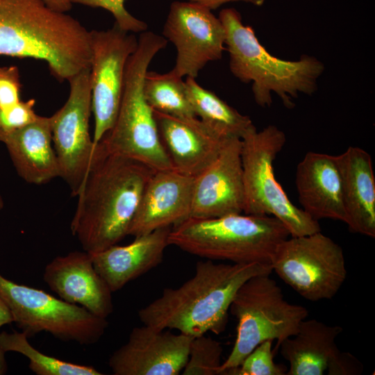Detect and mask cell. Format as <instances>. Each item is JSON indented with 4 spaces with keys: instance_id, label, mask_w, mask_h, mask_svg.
Listing matches in <instances>:
<instances>
[{
    "instance_id": "cell-1",
    "label": "cell",
    "mask_w": 375,
    "mask_h": 375,
    "mask_svg": "<svg viewBox=\"0 0 375 375\" xmlns=\"http://www.w3.org/2000/svg\"><path fill=\"white\" fill-rule=\"evenodd\" d=\"M80 190L70 228L91 254L125 236L144 189L156 170L135 160L108 153L101 141Z\"/></svg>"
},
{
    "instance_id": "cell-2",
    "label": "cell",
    "mask_w": 375,
    "mask_h": 375,
    "mask_svg": "<svg viewBox=\"0 0 375 375\" xmlns=\"http://www.w3.org/2000/svg\"><path fill=\"white\" fill-rule=\"evenodd\" d=\"M272 272L270 264L215 263L199 261L194 276L138 311L143 324L174 329L193 338L223 332L232 301L240 286L258 274Z\"/></svg>"
},
{
    "instance_id": "cell-3",
    "label": "cell",
    "mask_w": 375,
    "mask_h": 375,
    "mask_svg": "<svg viewBox=\"0 0 375 375\" xmlns=\"http://www.w3.org/2000/svg\"><path fill=\"white\" fill-rule=\"evenodd\" d=\"M0 55L45 62L58 81L90 69V31L42 0H0Z\"/></svg>"
},
{
    "instance_id": "cell-4",
    "label": "cell",
    "mask_w": 375,
    "mask_h": 375,
    "mask_svg": "<svg viewBox=\"0 0 375 375\" xmlns=\"http://www.w3.org/2000/svg\"><path fill=\"white\" fill-rule=\"evenodd\" d=\"M218 17L225 29L230 70L241 82L252 83L253 99L258 106H270L274 92L291 108L292 99L299 94L310 95L316 91L324 70L320 60L307 55L297 60L274 57L260 43L253 29L242 23L235 9H223Z\"/></svg>"
},
{
    "instance_id": "cell-5",
    "label": "cell",
    "mask_w": 375,
    "mask_h": 375,
    "mask_svg": "<svg viewBox=\"0 0 375 375\" xmlns=\"http://www.w3.org/2000/svg\"><path fill=\"white\" fill-rule=\"evenodd\" d=\"M289 236L285 226L273 216L238 213L189 217L171 228L168 242L208 260L270 264L278 244Z\"/></svg>"
},
{
    "instance_id": "cell-6",
    "label": "cell",
    "mask_w": 375,
    "mask_h": 375,
    "mask_svg": "<svg viewBox=\"0 0 375 375\" xmlns=\"http://www.w3.org/2000/svg\"><path fill=\"white\" fill-rule=\"evenodd\" d=\"M138 39L137 49L126 63L115 121L100 141L110 154L135 160L156 171L174 169L160 140L153 110L143 92L149 66L168 41L147 30Z\"/></svg>"
},
{
    "instance_id": "cell-7",
    "label": "cell",
    "mask_w": 375,
    "mask_h": 375,
    "mask_svg": "<svg viewBox=\"0 0 375 375\" xmlns=\"http://www.w3.org/2000/svg\"><path fill=\"white\" fill-rule=\"evenodd\" d=\"M285 142V133L274 125L261 131L252 125L242 136L243 212L277 218L290 236L321 231L318 221L293 204L275 178L274 161Z\"/></svg>"
},
{
    "instance_id": "cell-8",
    "label": "cell",
    "mask_w": 375,
    "mask_h": 375,
    "mask_svg": "<svg viewBox=\"0 0 375 375\" xmlns=\"http://www.w3.org/2000/svg\"><path fill=\"white\" fill-rule=\"evenodd\" d=\"M269 275L252 276L237 291L229 309L238 320L236 339L218 374L239 366L265 340H276L279 346L294 335L301 322L307 318V308L286 301L281 288Z\"/></svg>"
},
{
    "instance_id": "cell-9",
    "label": "cell",
    "mask_w": 375,
    "mask_h": 375,
    "mask_svg": "<svg viewBox=\"0 0 375 375\" xmlns=\"http://www.w3.org/2000/svg\"><path fill=\"white\" fill-rule=\"evenodd\" d=\"M0 298L13 322L28 338L41 332L81 345L97 343L108 322L85 308L68 303L45 291L12 281L0 274Z\"/></svg>"
},
{
    "instance_id": "cell-10",
    "label": "cell",
    "mask_w": 375,
    "mask_h": 375,
    "mask_svg": "<svg viewBox=\"0 0 375 375\" xmlns=\"http://www.w3.org/2000/svg\"><path fill=\"white\" fill-rule=\"evenodd\" d=\"M270 265L283 281L310 301L332 299L347 275L342 248L321 231L289 236L276 247Z\"/></svg>"
},
{
    "instance_id": "cell-11",
    "label": "cell",
    "mask_w": 375,
    "mask_h": 375,
    "mask_svg": "<svg viewBox=\"0 0 375 375\" xmlns=\"http://www.w3.org/2000/svg\"><path fill=\"white\" fill-rule=\"evenodd\" d=\"M65 104L50 116L52 142L60 177L76 197L99 152L89 130L92 112L90 69L82 70L70 80Z\"/></svg>"
},
{
    "instance_id": "cell-12",
    "label": "cell",
    "mask_w": 375,
    "mask_h": 375,
    "mask_svg": "<svg viewBox=\"0 0 375 375\" xmlns=\"http://www.w3.org/2000/svg\"><path fill=\"white\" fill-rule=\"evenodd\" d=\"M135 33L114 24L107 30L90 31L92 112L96 145L112 127L123 92L126 63L136 50Z\"/></svg>"
},
{
    "instance_id": "cell-13",
    "label": "cell",
    "mask_w": 375,
    "mask_h": 375,
    "mask_svg": "<svg viewBox=\"0 0 375 375\" xmlns=\"http://www.w3.org/2000/svg\"><path fill=\"white\" fill-rule=\"evenodd\" d=\"M162 35L176 49L172 71L182 78H196L208 62L222 58L225 47V29L219 17L190 1L171 4Z\"/></svg>"
},
{
    "instance_id": "cell-14",
    "label": "cell",
    "mask_w": 375,
    "mask_h": 375,
    "mask_svg": "<svg viewBox=\"0 0 375 375\" xmlns=\"http://www.w3.org/2000/svg\"><path fill=\"white\" fill-rule=\"evenodd\" d=\"M193 337L143 324L108 360L114 375H178L189 357Z\"/></svg>"
},
{
    "instance_id": "cell-15",
    "label": "cell",
    "mask_w": 375,
    "mask_h": 375,
    "mask_svg": "<svg viewBox=\"0 0 375 375\" xmlns=\"http://www.w3.org/2000/svg\"><path fill=\"white\" fill-rule=\"evenodd\" d=\"M241 138H230L215 160L194 178L190 217L208 219L243 212Z\"/></svg>"
},
{
    "instance_id": "cell-16",
    "label": "cell",
    "mask_w": 375,
    "mask_h": 375,
    "mask_svg": "<svg viewBox=\"0 0 375 375\" xmlns=\"http://www.w3.org/2000/svg\"><path fill=\"white\" fill-rule=\"evenodd\" d=\"M153 115L174 169L191 177H197L208 167L233 138L219 134L197 117H174L156 110Z\"/></svg>"
},
{
    "instance_id": "cell-17",
    "label": "cell",
    "mask_w": 375,
    "mask_h": 375,
    "mask_svg": "<svg viewBox=\"0 0 375 375\" xmlns=\"http://www.w3.org/2000/svg\"><path fill=\"white\" fill-rule=\"evenodd\" d=\"M194 183V177L175 169L155 171L144 189L128 235H144L189 218Z\"/></svg>"
},
{
    "instance_id": "cell-18",
    "label": "cell",
    "mask_w": 375,
    "mask_h": 375,
    "mask_svg": "<svg viewBox=\"0 0 375 375\" xmlns=\"http://www.w3.org/2000/svg\"><path fill=\"white\" fill-rule=\"evenodd\" d=\"M43 279L60 299L97 317L106 319L113 311L112 292L85 251L54 258L46 265Z\"/></svg>"
},
{
    "instance_id": "cell-19",
    "label": "cell",
    "mask_w": 375,
    "mask_h": 375,
    "mask_svg": "<svg viewBox=\"0 0 375 375\" xmlns=\"http://www.w3.org/2000/svg\"><path fill=\"white\" fill-rule=\"evenodd\" d=\"M295 183L301 209L309 216L347 223L338 156L308 152L297 165Z\"/></svg>"
},
{
    "instance_id": "cell-20",
    "label": "cell",
    "mask_w": 375,
    "mask_h": 375,
    "mask_svg": "<svg viewBox=\"0 0 375 375\" xmlns=\"http://www.w3.org/2000/svg\"><path fill=\"white\" fill-rule=\"evenodd\" d=\"M172 227L135 237L124 246L112 245L91 254L94 267L112 292L159 265L169 246Z\"/></svg>"
},
{
    "instance_id": "cell-21",
    "label": "cell",
    "mask_w": 375,
    "mask_h": 375,
    "mask_svg": "<svg viewBox=\"0 0 375 375\" xmlns=\"http://www.w3.org/2000/svg\"><path fill=\"white\" fill-rule=\"evenodd\" d=\"M0 142L6 146L17 173L26 183L42 185L60 177L50 117L38 115L20 128L0 131Z\"/></svg>"
},
{
    "instance_id": "cell-22",
    "label": "cell",
    "mask_w": 375,
    "mask_h": 375,
    "mask_svg": "<svg viewBox=\"0 0 375 375\" xmlns=\"http://www.w3.org/2000/svg\"><path fill=\"white\" fill-rule=\"evenodd\" d=\"M343 200L349 229L375 237V178L370 155L364 149L349 147L338 155Z\"/></svg>"
},
{
    "instance_id": "cell-23",
    "label": "cell",
    "mask_w": 375,
    "mask_h": 375,
    "mask_svg": "<svg viewBox=\"0 0 375 375\" xmlns=\"http://www.w3.org/2000/svg\"><path fill=\"white\" fill-rule=\"evenodd\" d=\"M343 328L311 319L303 320L297 333L278 347L290 364L287 375H322L340 350L335 340Z\"/></svg>"
},
{
    "instance_id": "cell-24",
    "label": "cell",
    "mask_w": 375,
    "mask_h": 375,
    "mask_svg": "<svg viewBox=\"0 0 375 375\" xmlns=\"http://www.w3.org/2000/svg\"><path fill=\"white\" fill-rule=\"evenodd\" d=\"M185 83L195 115L219 134L241 138L253 125L248 116L240 113L214 92L201 87L194 78L186 77Z\"/></svg>"
},
{
    "instance_id": "cell-25",
    "label": "cell",
    "mask_w": 375,
    "mask_h": 375,
    "mask_svg": "<svg viewBox=\"0 0 375 375\" xmlns=\"http://www.w3.org/2000/svg\"><path fill=\"white\" fill-rule=\"evenodd\" d=\"M143 92L153 110L178 117H197L188 98L185 81L172 70L165 74L148 71Z\"/></svg>"
},
{
    "instance_id": "cell-26",
    "label": "cell",
    "mask_w": 375,
    "mask_h": 375,
    "mask_svg": "<svg viewBox=\"0 0 375 375\" xmlns=\"http://www.w3.org/2000/svg\"><path fill=\"white\" fill-rule=\"evenodd\" d=\"M22 331L0 333V346L4 351H15L26 356L29 369L37 375H102L91 365H83L62 360L40 352L28 342Z\"/></svg>"
},
{
    "instance_id": "cell-27",
    "label": "cell",
    "mask_w": 375,
    "mask_h": 375,
    "mask_svg": "<svg viewBox=\"0 0 375 375\" xmlns=\"http://www.w3.org/2000/svg\"><path fill=\"white\" fill-rule=\"evenodd\" d=\"M223 349L219 342L202 335L193 338L183 375H218Z\"/></svg>"
},
{
    "instance_id": "cell-28",
    "label": "cell",
    "mask_w": 375,
    "mask_h": 375,
    "mask_svg": "<svg viewBox=\"0 0 375 375\" xmlns=\"http://www.w3.org/2000/svg\"><path fill=\"white\" fill-rule=\"evenodd\" d=\"M286 369L274 360L272 340H265L256 347L235 368L224 375H285Z\"/></svg>"
},
{
    "instance_id": "cell-29",
    "label": "cell",
    "mask_w": 375,
    "mask_h": 375,
    "mask_svg": "<svg viewBox=\"0 0 375 375\" xmlns=\"http://www.w3.org/2000/svg\"><path fill=\"white\" fill-rule=\"evenodd\" d=\"M126 0H70L71 3H78L93 8H101L109 11L115 18V24L122 30L136 33L147 30L144 22L133 16L125 8Z\"/></svg>"
},
{
    "instance_id": "cell-30",
    "label": "cell",
    "mask_w": 375,
    "mask_h": 375,
    "mask_svg": "<svg viewBox=\"0 0 375 375\" xmlns=\"http://www.w3.org/2000/svg\"><path fill=\"white\" fill-rule=\"evenodd\" d=\"M35 103L31 99L6 110L0 108V131H12L34 122L38 117L33 109Z\"/></svg>"
},
{
    "instance_id": "cell-31",
    "label": "cell",
    "mask_w": 375,
    "mask_h": 375,
    "mask_svg": "<svg viewBox=\"0 0 375 375\" xmlns=\"http://www.w3.org/2000/svg\"><path fill=\"white\" fill-rule=\"evenodd\" d=\"M19 71L16 66L0 67V108L6 110L21 101Z\"/></svg>"
},
{
    "instance_id": "cell-32",
    "label": "cell",
    "mask_w": 375,
    "mask_h": 375,
    "mask_svg": "<svg viewBox=\"0 0 375 375\" xmlns=\"http://www.w3.org/2000/svg\"><path fill=\"white\" fill-rule=\"evenodd\" d=\"M362 369V364L356 356L340 351L326 372L328 375H356L360 374Z\"/></svg>"
},
{
    "instance_id": "cell-33",
    "label": "cell",
    "mask_w": 375,
    "mask_h": 375,
    "mask_svg": "<svg viewBox=\"0 0 375 375\" xmlns=\"http://www.w3.org/2000/svg\"><path fill=\"white\" fill-rule=\"evenodd\" d=\"M201 4L212 10L217 9L221 6L233 1H244L254 4H261L264 0H188Z\"/></svg>"
},
{
    "instance_id": "cell-34",
    "label": "cell",
    "mask_w": 375,
    "mask_h": 375,
    "mask_svg": "<svg viewBox=\"0 0 375 375\" xmlns=\"http://www.w3.org/2000/svg\"><path fill=\"white\" fill-rule=\"evenodd\" d=\"M44 3L51 9L61 12H67L72 7L70 0H42Z\"/></svg>"
},
{
    "instance_id": "cell-35",
    "label": "cell",
    "mask_w": 375,
    "mask_h": 375,
    "mask_svg": "<svg viewBox=\"0 0 375 375\" xmlns=\"http://www.w3.org/2000/svg\"><path fill=\"white\" fill-rule=\"evenodd\" d=\"M13 322L12 316L3 301L0 298V328Z\"/></svg>"
},
{
    "instance_id": "cell-36",
    "label": "cell",
    "mask_w": 375,
    "mask_h": 375,
    "mask_svg": "<svg viewBox=\"0 0 375 375\" xmlns=\"http://www.w3.org/2000/svg\"><path fill=\"white\" fill-rule=\"evenodd\" d=\"M6 351L0 346V375L6 374L8 371V365L5 358Z\"/></svg>"
},
{
    "instance_id": "cell-37",
    "label": "cell",
    "mask_w": 375,
    "mask_h": 375,
    "mask_svg": "<svg viewBox=\"0 0 375 375\" xmlns=\"http://www.w3.org/2000/svg\"><path fill=\"white\" fill-rule=\"evenodd\" d=\"M3 206H4L3 199L0 193V210L3 209Z\"/></svg>"
}]
</instances>
